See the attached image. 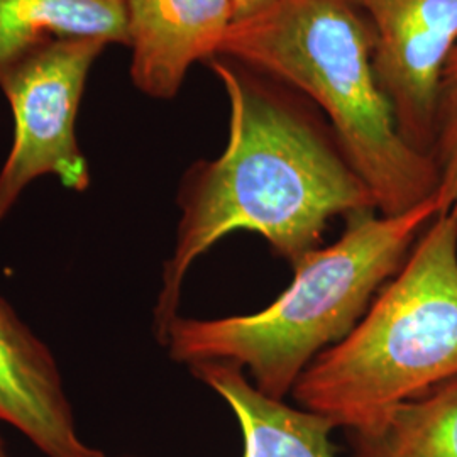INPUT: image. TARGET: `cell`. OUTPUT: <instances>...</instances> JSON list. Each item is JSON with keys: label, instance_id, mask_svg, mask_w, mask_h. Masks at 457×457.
Wrapping results in <instances>:
<instances>
[{"label": "cell", "instance_id": "obj_9", "mask_svg": "<svg viewBox=\"0 0 457 457\" xmlns=\"http://www.w3.org/2000/svg\"><path fill=\"white\" fill-rule=\"evenodd\" d=\"M188 368L236 415L243 434V457H336L330 436L337 427L330 419L264 395L245 378L241 366L207 361Z\"/></svg>", "mask_w": 457, "mask_h": 457}, {"label": "cell", "instance_id": "obj_8", "mask_svg": "<svg viewBox=\"0 0 457 457\" xmlns=\"http://www.w3.org/2000/svg\"><path fill=\"white\" fill-rule=\"evenodd\" d=\"M132 85L146 97L175 98L192 66L219 56L230 0H126Z\"/></svg>", "mask_w": 457, "mask_h": 457}, {"label": "cell", "instance_id": "obj_5", "mask_svg": "<svg viewBox=\"0 0 457 457\" xmlns=\"http://www.w3.org/2000/svg\"><path fill=\"white\" fill-rule=\"evenodd\" d=\"M105 46L92 37L54 41L2 75L14 141L0 170V222L36 179L53 175L75 192L90 187L75 120L90 68Z\"/></svg>", "mask_w": 457, "mask_h": 457}, {"label": "cell", "instance_id": "obj_12", "mask_svg": "<svg viewBox=\"0 0 457 457\" xmlns=\"http://www.w3.org/2000/svg\"><path fill=\"white\" fill-rule=\"evenodd\" d=\"M432 158L439 171L436 195L442 213L457 215V46L442 70Z\"/></svg>", "mask_w": 457, "mask_h": 457}, {"label": "cell", "instance_id": "obj_3", "mask_svg": "<svg viewBox=\"0 0 457 457\" xmlns=\"http://www.w3.org/2000/svg\"><path fill=\"white\" fill-rule=\"evenodd\" d=\"M439 213L434 195L398 215H349L334 245L292 266V285L266 309L220 319L179 315L162 344L187 366L222 361L247 368L260 392L285 400L312 361L356 327Z\"/></svg>", "mask_w": 457, "mask_h": 457}, {"label": "cell", "instance_id": "obj_6", "mask_svg": "<svg viewBox=\"0 0 457 457\" xmlns=\"http://www.w3.org/2000/svg\"><path fill=\"white\" fill-rule=\"evenodd\" d=\"M375 41V70L403 139L432 156L442 70L457 46V0H353Z\"/></svg>", "mask_w": 457, "mask_h": 457}, {"label": "cell", "instance_id": "obj_2", "mask_svg": "<svg viewBox=\"0 0 457 457\" xmlns=\"http://www.w3.org/2000/svg\"><path fill=\"white\" fill-rule=\"evenodd\" d=\"M220 58L307 98L326 117L378 212H409L439 190L430 154L409 145L375 70V41L353 0H275L230 24Z\"/></svg>", "mask_w": 457, "mask_h": 457}, {"label": "cell", "instance_id": "obj_11", "mask_svg": "<svg viewBox=\"0 0 457 457\" xmlns=\"http://www.w3.org/2000/svg\"><path fill=\"white\" fill-rule=\"evenodd\" d=\"M349 457H457V378L347 430Z\"/></svg>", "mask_w": 457, "mask_h": 457}, {"label": "cell", "instance_id": "obj_14", "mask_svg": "<svg viewBox=\"0 0 457 457\" xmlns=\"http://www.w3.org/2000/svg\"><path fill=\"white\" fill-rule=\"evenodd\" d=\"M0 457H11L9 456V453H7V447H5V444L2 441V437H0Z\"/></svg>", "mask_w": 457, "mask_h": 457}, {"label": "cell", "instance_id": "obj_13", "mask_svg": "<svg viewBox=\"0 0 457 457\" xmlns=\"http://www.w3.org/2000/svg\"><path fill=\"white\" fill-rule=\"evenodd\" d=\"M271 2L275 0H230L234 9V21L256 14L264 7H268Z\"/></svg>", "mask_w": 457, "mask_h": 457}, {"label": "cell", "instance_id": "obj_1", "mask_svg": "<svg viewBox=\"0 0 457 457\" xmlns=\"http://www.w3.org/2000/svg\"><path fill=\"white\" fill-rule=\"evenodd\" d=\"M211 66L228 97V145L217 158L192 164L181 180L180 220L153 313L160 343L180 315L190 268L228 234H258L295 266L322 245L334 217L378 211L326 117L307 98L220 56Z\"/></svg>", "mask_w": 457, "mask_h": 457}, {"label": "cell", "instance_id": "obj_4", "mask_svg": "<svg viewBox=\"0 0 457 457\" xmlns=\"http://www.w3.org/2000/svg\"><path fill=\"white\" fill-rule=\"evenodd\" d=\"M457 378V215L439 213L341 343L295 383L302 409L345 430Z\"/></svg>", "mask_w": 457, "mask_h": 457}, {"label": "cell", "instance_id": "obj_7", "mask_svg": "<svg viewBox=\"0 0 457 457\" xmlns=\"http://www.w3.org/2000/svg\"><path fill=\"white\" fill-rule=\"evenodd\" d=\"M0 422L46 457H105L83 442L48 345L0 296Z\"/></svg>", "mask_w": 457, "mask_h": 457}, {"label": "cell", "instance_id": "obj_10", "mask_svg": "<svg viewBox=\"0 0 457 457\" xmlns=\"http://www.w3.org/2000/svg\"><path fill=\"white\" fill-rule=\"evenodd\" d=\"M70 37L128 46L126 0H0V79L34 51Z\"/></svg>", "mask_w": 457, "mask_h": 457}]
</instances>
